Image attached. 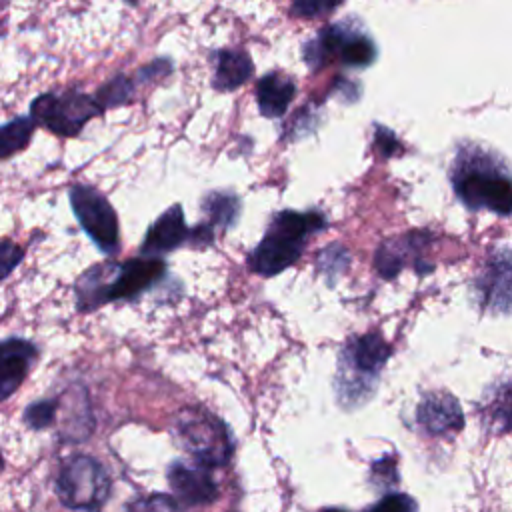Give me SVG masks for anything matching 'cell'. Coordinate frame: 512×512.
<instances>
[{
  "mask_svg": "<svg viewBox=\"0 0 512 512\" xmlns=\"http://www.w3.org/2000/svg\"><path fill=\"white\" fill-rule=\"evenodd\" d=\"M374 144L380 150V156H384V158H390V156L400 152V140L386 126H376V140H374Z\"/></svg>",
  "mask_w": 512,
  "mask_h": 512,
  "instance_id": "26",
  "label": "cell"
},
{
  "mask_svg": "<svg viewBox=\"0 0 512 512\" xmlns=\"http://www.w3.org/2000/svg\"><path fill=\"white\" fill-rule=\"evenodd\" d=\"M338 4L334 2H310V0H304V2H294L292 4V12L302 16V18H316V16H324L328 12H332Z\"/></svg>",
  "mask_w": 512,
  "mask_h": 512,
  "instance_id": "27",
  "label": "cell"
},
{
  "mask_svg": "<svg viewBox=\"0 0 512 512\" xmlns=\"http://www.w3.org/2000/svg\"><path fill=\"white\" fill-rule=\"evenodd\" d=\"M332 56L344 66L366 68L376 60L378 48L372 36L364 32L356 20H342L324 26L302 50V58L312 70L324 66Z\"/></svg>",
  "mask_w": 512,
  "mask_h": 512,
  "instance_id": "6",
  "label": "cell"
},
{
  "mask_svg": "<svg viewBox=\"0 0 512 512\" xmlns=\"http://www.w3.org/2000/svg\"><path fill=\"white\" fill-rule=\"evenodd\" d=\"M32 122L42 124L50 132L58 136H76L88 120L102 114V108L94 100V96L82 92H62V94H42L32 106Z\"/></svg>",
  "mask_w": 512,
  "mask_h": 512,
  "instance_id": "8",
  "label": "cell"
},
{
  "mask_svg": "<svg viewBox=\"0 0 512 512\" xmlns=\"http://www.w3.org/2000/svg\"><path fill=\"white\" fill-rule=\"evenodd\" d=\"M202 210L208 216L206 224L214 230L216 226L228 230L238 222L240 216V198L232 192H222L214 190L208 192L202 198Z\"/></svg>",
  "mask_w": 512,
  "mask_h": 512,
  "instance_id": "18",
  "label": "cell"
},
{
  "mask_svg": "<svg viewBox=\"0 0 512 512\" xmlns=\"http://www.w3.org/2000/svg\"><path fill=\"white\" fill-rule=\"evenodd\" d=\"M36 356V346L26 340L12 338L0 342V402L20 388Z\"/></svg>",
  "mask_w": 512,
  "mask_h": 512,
  "instance_id": "14",
  "label": "cell"
},
{
  "mask_svg": "<svg viewBox=\"0 0 512 512\" xmlns=\"http://www.w3.org/2000/svg\"><path fill=\"white\" fill-rule=\"evenodd\" d=\"M480 304L492 312H510V254L502 248L476 280Z\"/></svg>",
  "mask_w": 512,
  "mask_h": 512,
  "instance_id": "13",
  "label": "cell"
},
{
  "mask_svg": "<svg viewBox=\"0 0 512 512\" xmlns=\"http://www.w3.org/2000/svg\"><path fill=\"white\" fill-rule=\"evenodd\" d=\"M4 470V458H2V454H0V472Z\"/></svg>",
  "mask_w": 512,
  "mask_h": 512,
  "instance_id": "29",
  "label": "cell"
},
{
  "mask_svg": "<svg viewBox=\"0 0 512 512\" xmlns=\"http://www.w3.org/2000/svg\"><path fill=\"white\" fill-rule=\"evenodd\" d=\"M134 92V84L130 78L118 74L114 76L112 80H108L96 94V102L98 106L104 110V108H110V106H120V104H126L130 100Z\"/></svg>",
  "mask_w": 512,
  "mask_h": 512,
  "instance_id": "20",
  "label": "cell"
},
{
  "mask_svg": "<svg viewBox=\"0 0 512 512\" xmlns=\"http://www.w3.org/2000/svg\"><path fill=\"white\" fill-rule=\"evenodd\" d=\"M254 72L252 58L242 48H224L216 52V70L212 86L218 92H232L240 88Z\"/></svg>",
  "mask_w": 512,
  "mask_h": 512,
  "instance_id": "15",
  "label": "cell"
},
{
  "mask_svg": "<svg viewBox=\"0 0 512 512\" xmlns=\"http://www.w3.org/2000/svg\"><path fill=\"white\" fill-rule=\"evenodd\" d=\"M416 502L406 494H386L364 512H416Z\"/></svg>",
  "mask_w": 512,
  "mask_h": 512,
  "instance_id": "24",
  "label": "cell"
},
{
  "mask_svg": "<svg viewBox=\"0 0 512 512\" xmlns=\"http://www.w3.org/2000/svg\"><path fill=\"white\" fill-rule=\"evenodd\" d=\"M24 258V248L12 240H0V280H4Z\"/></svg>",
  "mask_w": 512,
  "mask_h": 512,
  "instance_id": "23",
  "label": "cell"
},
{
  "mask_svg": "<svg viewBox=\"0 0 512 512\" xmlns=\"http://www.w3.org/2000/svg\"><path fill=\"white\" fill-rule=\"evenodd\" d=\"M56 412H58V400L56 398L38 400V402H32L24 410V422L34 430H44L56 420Z\"/></svg>",
  "mask_w": 512,
  "mask_h": 512,
  "instance_id": "21",
  "label": "cell"
},
{
  "mask_svg": "<svg viewBox=\"0 0 512 512\" xmlns=\"http://www.w3.org/2000/svg\"><path fill=\"white\" fill-rule=\"evenodd\" d=\"M168 484L174 490L176 500L190 506L210 504L218 496L210 470L200 464L192 466L182 460H174L168 466Z\"/></svg>",
  "mask_w": 512,
  "mask_h": 512,
  "instance_id": "11",
  "label": "cell"
},
{
  "mask_svg": "<svg viewBox=\"0 0 512 512\" xmlns=\"http://www.w3.org/2000/svg\"><path fill=\"white\" fill-rule=\"evenodd\" d=\"M416 422L432 436H448L464 428V414L452 394L428 392L416 408Z\"/></svg>",
  "mask_w": 512,
  "mask_h": 512,
  "instance_id": "12",
  "label": "cell"
},
{
  "mask_svg": "<svg viewBox=\"0 0 512 512\" xmlns=\"http://www.w3.org/2000/svg\"><path fill=\"white\" fill-rule=\"evenodd\" d=\"M174 436L196 464L208 470L224 466L234 452L228 426L202 408H184L174 420Z\"/></svg>",
  "mask_w": 512,
  "mask_h": 512,
  "instance_id": "5",
  "label": "cell"
},
{
  "mask_svg": "<svg viewBox=\"0 0 512 512\" xmlns=\"http://www.w3.org/2000/svg\"><path fill=\"white\" fill-rule=\"evenodd\" d=\"M390 358L388 342L376 334L350 336L338 354L334 392L344 408H358L374 394Z\"/></svg>",
  "mask_w": 512,
  "mask_h": 512,
  "instance_id": "4",
  "label": "cell"
},
{
  "mask_svg": "<svg viewBox=\"0 0 512 512\" xmlns=\"http://www.w3.org/2000/svg\"><path fill=\"white\" fill-rule=\"evenodd\" d=\"M126 512H184L180 502L170 494H150L128 504Z\"/></svg>",
  "mask_w": 512,
  "mask_h": 512,
  "instance_id": "22",
  "label": "cell"
},
{
  "mask_svg": "<svg viewBox=\"0 0 512 512\" xmlns=\"http://www.w3.org/2000/svg\"><path fill=\"white\" fill-rule=\"evenodd\" d=\"M294 94H296V84L290 78L278 72L264 74L256 84V102H258L260 114L266 118L284 116Z\"/></svg>",
  "mask_w": 512,
  "mask_h": 512,
  "instance_id": "16",
  "label": "cell"
},
{
  "mask_svg": "<svg viewBox=\"0 0 512 512\" xmlns=\"http://www.w3.org/2000/svg\"><path fill=\"white\" fill-rule=\"evenodd\" d=\"M426 240H420V234H408L384 242L376 252V268L382 278H394L408 262V258L418 256V250ZM420 258V256H418Z\"/></svg>",
  "mask_w": 512,
  "mask_h": 512,
  "instance_id": "17",
  "label": "cell"
},
{
  "mask_svg": "<svg viewBox=\"0 0 512 512\" xmlns=\"http://www.w3.org/2000/svg\"><path fill=\"white\" fill-rule=\"evenodd\" d=\"M326 228V218L318 210H280L272 216L260 244L250 252L248 264L260 276H276L292 266L304 252L312 234Z\"/></svg>",
  "mask_w": 512,
  "mask_h": 512,
  "instance_id": "3",
  "label": "cell"
},
{
  "mask_svg": "<svg viewBox=\"0 0 512 512\" xmlns=\"http://www.w3.org/2000/svg\"><path fill=\"white\" fill-rule=\"evenodd\" d=\"M328 262H330V266L322 268V272H324L326 276L334 274V266H336V272H344L346 266H348V262H350V258H348V252H346L342 246L330 244L328 248H324V250L320 252V258H318V264H328Z\"/></svg>",
  "mask_w": 512,
  "mask_h": 512,
  "instance_id": "25",
  "label": "cell"
},
{
  "mask_svg": "<svg viewBox=\"0 0 512 512\" xmlns=\"http://www.w3.org/2000/svg\"><path fill=\"white\" fill-rule=\"evenodd\" d=\"M112 482L106 468L92 456L68 458L56 478V494L66 508L98 512L110 498Z\"/></svg>",
  "mask_w": 512,
  "mask_h": 512,
  "instance_id": "7",
  "label": "cell"
},
{
  "mask_svg": "<svg viewBox=\"0 0 512 512\" xmlns=\"http://www.w3.org/2000/svg\"><path fill=\"white\" fill-rule=\"evenodd\" d=\"M452 188L468 210H490L508 216L512 182L504 160L480 146H462L450 170Z\"/></svg>",
  "mask_w": 512,
  "mask_h": 512,
  "instance_id": "1",
  "label": "cell"
},
{
  "mask_svg": "<svg viewBox=\"0 0 512 512\" xmlns=\"http://www.w3.org/2000/svg\"><path fill=\"white\" fill-rule=\"evenodd\" d=\"M70 204L80 226L92 238V242L104 254H116L120 240L118 216L106 196L92 186L76 184L70 188Z\"/></svg>",
  "mask_w": 512,
  "mask_h": 512,
  "instance_id": "9",
  "label": "cell"
},
{
  "mask_svg": "<svg viewBox=\"0 0 512 512\" xmlns=\"http://www.w3.org/2000/svg\"><path fill=\"white\" fill-rule=\"evenodd\" d=\"M34 132V122L30 118H14L0 126V160L26 148Z\"/></svg>",
  "mask_w": 512,
  "mask_h": 512,
  "instance_id": "19",
  "label": "cell"
},
{
  "mask_svg": "<svg viewBox=\"0 0 512 512\" xmlns=\"http://www.w3.org/2000/svg\"><path fill=\"white\" fill-rule=\"evenodd\" d=\"M320 512H344V510H340V508H324Z\"/></svg>",
  "mask_w": 512,
  "mask_h": 512,
  "instance_id": "28",
  "label": "cell"
},
{
  "mask_svg": "<svg viewBox=\"0 0 512 512\" xmlns=\"http://www.w3.org/2000/svg\"><path fill=\"white\" fill-rule=\"evenodd\" d=\"M166 274L162 258H130L124 262H102L88 268L76 282L78 310L90 312L110 300H134Z\"/></svg>",
  "mask_w": 512,
  "mask_h": 512,
  "instance_id": "2",
  "label": "cell"
},
{
  "mask_svg": "<svg viewBox=\"0 0 512 512\" xmlns=\"http://www.w3.org/2000/svg\"><path fill=\"white\" fill-rule=\"evenodd\" d=\"M190 242V228L186 226L184 212L180 204H172L162 212L146 230L140 244L142 258H160L180 246Z\"/></svg>",
  "mask_w": 512,
  "mask_h": 512,
  "instance_id": "10",
  "label": "cell"
}]
</instances>
